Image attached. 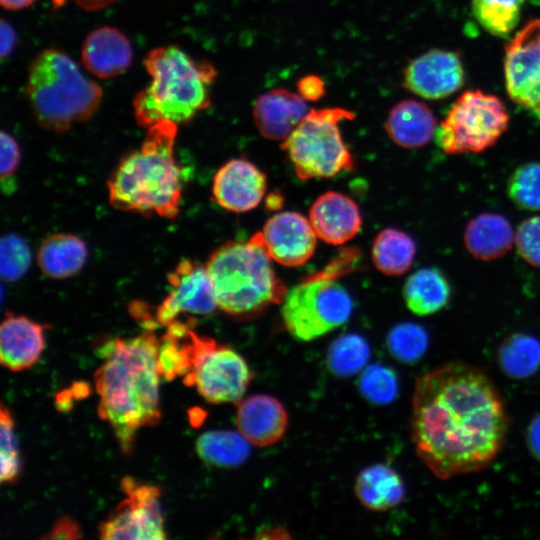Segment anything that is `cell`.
<instances>
[{
    "label": "cell",
    "instance_id": "30bf717a",
    "mask_svg": "<svg viewBox=\"0 0 540 540\" xmlns=\"http://www.w3.org/2000/svg\"><path fill=\"white\" fill-rule=\"evenodd\" d=\"M191 368L184 377L187 386L213 404L238 402L252 380L245 359L234 349L191 331Z\"/></svg>",
    "mask_w": 540,
    "mask_h": 540
},
{
    "label": "cell",
    "instance_id": "8fae6325",
    "mask_svg": "<svg viewBox=\"0 0 540 540\" xmlns=\"http://www.w3.org/2000/svg\"><path fill=\"white\" fill-rule=\"evenodd\" d=\"M125 499L99 526L102 539L163 540L166 538L158 486L121 480Z\"/></svg>",
    "mask_w": 540,
    "mask_h": 540
},
{
    "label": "cell",
    "instance_id": "60d3db41",
    "mask_svg": "<svg viewBox=\"0 0 540 540\" xmlns=\"http://www.w3.org/2000/svg\"><path fill=\"white\" fill-rule=\"evenodd\" d=\"M0 35H1V58L8 57L16 44V33L14 28L5 19H1L0 22Z\"/></svg>",
    "mask_w": 540,
    "mask_h": 540
},
{
    "label": "cell",
    "instance_id": "d4e9b609",
    "mask_svg": "<svg viewBox=\"0 0 540 540\" xmlns=\"http://www.w3.org/2000/svg\"><path fill=\"white\" fill-rule=\"evenodd\" d=\"M86 243L76 235L52 234L42 240L36 260L44 275L66 279L76 275L87 261Z\"/></svg>",
    "mask_w": 540,
    "mask_h": 540
},
{
    "label": "cell",
    "instance_id": "d6986e66",
    "mask_svg": "<svg viewBox=\"0 0 540 540\" xmlns=\"http://www.w3.org/2000/svg\"><path fill=\"white\" fill-rule=\"evenodd\" d=\"M309 109L298 94L275 88L260 94L252 108L254 124L262 137L284 141L297 127Z\"/></svg>",
    "mask_w": 540,
    "mask_h": 540
},
{
    "label": "cell",
    "instance_id": "44dd1931",
    "mask_svg": "<svg viewBox=\"0 0 540 540\" xmlns=\"http://www.w3.org/2000/svg\"><path fill=\"white\" fill-rule=\"evenodd\" d=\"M133 57L127 37L114 27L104 26L90 32L82 46L81 59L86 69L107 79L125 72Z\"/></svg>",
    "mask_w": 540,
    "mask_h": 540
},
{
    "label": "cell",
    "instance_id": "5b68a950",
    "mask_svg": "<svg viewBox=\"0 0 540 540\" xmlns=\"http://www.w3.org/2000/svg\"><path fill=\"white\" fill-rule=\"evenodd\" d=\"M205 266L218 308L230 315L258 313L271 304L281 303L287 292L259 232L248 241L222 244Z\"/></svg>",
    "mask_w": 540,
    "mask_h": 540
},
{
    "label": "cell",
    "instance_id": "484cf974",
    "mask_svg": "<svg viewBox=\"0 0 540 540\" xmlns=\"http://www.w3.org/2000/svg\"><path fill=\"white\" fill-rule=\"evenodd\" d=\"M451 285L436 267H423L405 281L402 296L407 308L418 316H429L445 308L451 299Z\"/></svg>",
    "mask_w": 540,
    "mask_h": 540
},
{
    "label": "cell",
    "instance_id": "5bb4252c",
    "mask_svg": "<svg viewBox=\"0 0 540 540\" xmlns=\"http://www.w3.org/2000/svg\"><path fill=\"white\" fill-rule=\"evenodd\" d=\"M465 72L458 53L431 49L414 59L403 73V86L428 100L446 98L464 84Z\"/></svg>",
    "mask_w": 540,
    "mask_h": 540
},
{
    "label": "cell",
    "instance_id": "83f0119b",
    "mask_svg": "<svg viewBox=\"0 0 540 540\" xmlns=\"http://www.w3.org/2000/svg\"><path fill=\"white\" fill-rule=\"evenodd\" d=\"M250 443L238 431L211 430L196 441V452L206 463L217 467H235L250 454Z\"/></svg>",
    "mask_w": 540,
    "mask_h": 540
},
{
    "label": "cell",
    "instance_id": "ab89813d",
    "mask_svg": "<svg viewBox=\"0 0 540 540\" xmlns=\"http://www.w3.org/2000/svg\"><path fill=\"white\" fill-rule=\"evenodd\" d=\"M79 537H81L80 528L69 517L60 518L50 531V534L46 536L49 539H76Z\"/></svg>",
    "mask_w": 540,
    "mask_h": 540
},
{
    "label": "cell",
    "instance_id": "4316f807",
    "mask_svg": "<svg viewBox=\"0 0 540 540\" xmlns=\"http://www.w3.org/2000/svg\"><path fill=\"white\" fill-rule=\"evenodd\" d=\"M416 252V243L409 234L400 229L386 228L376 235L371 257L381 273L400 276L411 268Z\"/></svg>",
    "mask_w": 540,
    "mask_h": 540
},
{
    "label": "cell",
    "instance_id": "ba28073f",
    "mask_svg": "<svg viewBox=\"0 0 540 540\" xmlns=\"http://www.w3.org/2000/svg\"><path fill=\"white\" fill-rule=\"evenodd\" d=\"M354 118L352 111L342 107L308 111L281 144L300 180L331 178L354 169L340 129L342 121Z\"/></svg>",
    "mask_w": 540,
    "mask_h": 540
},
{
    "label": "cell",
    "instance_id": "8d00e7d4",
    "mask_svg": "<svg viewBox=\"0 0 540 540\" xmlns=\"http://www.w3.org/2000/svg\"><path fill=\"white\" fill-rule=\"evenodd\" d=\"M514 245L525 262L540 268V215L527 218L519 224L515 230Z\"/></svg>",
    "mask_w": 540,
    "mask_h": 540
},
{
    "label": "cell",
    "instance_id": "2e32d148",
    "mask_svg": "<svg viewBox=\"0 0 540 540\" xmlns=\"http://www.w3.org/2000/svg\"><path fill=\"white\" fill-rule=\"evenodd\" d=\"M266 189L265 173L243 158L231 159L221 166L212 184V193L217 204L235 213L255 209L263 200Z\"/></svg>",
    "mask_w": 540,
    "mask_h": 540
},
{
    "label": "cell",
    "instance_id": "74e56055",
    "mask_svg": "<svg viewBox=\"0 0 540 540\" xmlns=\"http://www.w3.org/2000/svg\"><path fill=\"white\" fill-rule=\"evenodd\" d=\"M0 146L1 186L3 191L10 193L14 189L13 176L20 164V148L17 141L5 131L0 133Z\"/></svg>",
    "mask_w": 540,
    "mask_h": 540
},
{
    "label": "cell",
    "instance_id": "7bdbcfd3",
    "mask_svg": "<svg viewBox=\"0 0 540 540\" xmlns=\"http://www.w3.org/2000/svg\"><path fill=\"white\" fill-rule=\"evenodd\" d=\"M85 10H98L113 3L115 0H75Z\"/></svg>",
    "mask_w": 540,
    "mask_h": 540
},
{
    "label": "cell",
    "instance_id": "f546056e",
    "mask_svg": "<svg viewBox=\"0 0 540 540\" xmlns=\"http://www.w3.org/2000/svg\"><path fill=\"white\" fill-rule=\"evenodd\" d=\"M525 0H472V14L489 34L504 38L517 27Z\"/></svg>",
    "mask_w": 540,
    "mask_h": 540
},
{
    "label": "cell",
    "instance_id": "d590c367",
    "mask_svg": "<svg viewBox=\"0 0 540 540\" xmlns=\"http://www.w3.org/2000/svg\"><path fill=\"white\" fill-rule=\"evenodd\" d=\"M364 397L376 404H388L398 392V381L395 373L381 365H371L364 369L359 382Z\"/></svg>",
    "mask_w": 540,
    "mask_h": 540
},
{
    "label": "cell",
    "instance_id": "e0dca14e",
    "mask_svg": "<svg viewBox=\"0 0 540 540\" xmlns=\"http://www.w3.org/2000/svg\"><path fill=\"white\" fill-rule=\"evenodd\" d=\"M308 219L317 237L331 245L349 242L362 227V217L356 202L337 191H328L318 196L310 207Z\"/></svg>",
    "mask_w": 540,
    "mask_h": 540
},
{
    "label": "cell",
    "instance_id": "7c38bea8",
    "mask_svg": "<svg viewBox=\"0 0 540 540\" xmlns=\"http://www.w3.org/2000/svg\"><path fill=\"white\" fill-rule=\"evenodd\" d=\"M504 49L508 96L540 119V18L528 21Z\"/></svg>",
    "mask_w": 540,
    "mask_h": 540
},
{
    "label": "cell",
    "instance_id": "603a6c76",
    "mask_svg": "<svg viewBox=\"0 0 540 540\" xmlns=\"http://www.w3.org/2000/svg\"><path fill=\"white\" fill-rule=\"evenodd\" d=\"M463 240L472 257L488 262L503 257L512 249L515 230L504 215L483 212L466 224Z\"/></svg>",
    "mask_w": 540,
    "mask_h": 540
},
{
    "label": "cell",
    "instance_id": "ffe728a7",
    "mask_svg": "<svg viewBox=\"0 0 540 540\" xmlns=\"http://www.w3.org/2000/svg\"><path fill=\"white\" fill-rule=\"evenodd\" d=\"M47 328L23 315L7 313L0 329V361L13 372L31 368L40 358Z\"/></svg>",
    "mask_w": 540,
    "mask_h": 540
},
{
    "label": "cell",
    "instance_id": "b9f144b4",
    "mask_svg": "<svg viewBox=\"0 0 540 540\" xmlns=\"http://www.w3.org/2000/svg\"><path fill=\"white\" fill-rule=\"evenodd\" d=\"M527 444L532 455L540 461V414L536 415L528 426Z\"/></svg>",
    "mask_w": 540,
    "mask_h": 540
},
{
    "label": "cell",
    "instance_id": "ac0fdd59",
    "mask_svg": "<svg viewBox=\"0 0 540 540\" xmlns=\"http://www.w3.org/2000/svg\"><path fill=\"white\" fill-rule=\"evenodd\" d=\"M235 422L238 431L251 445L267 447L284 436L288 416L279 400L256 394L237 402Z\"/></svg>",
    "mask_w": 540,
    "mask_h": 540
},
{
    "label": "cell",
    "instance_id": "52a82bcc",
    "mask_svg": "<svg viewBox=\"0 0 540 540\" xmlns=\"http://www.w3.org/2000/svg\"><path fill=\"white\" fill-rule=\"evenodd\" d=\"M355 258L352 249L345 250L325 269L287 289L281 302V316L295 339L313 341L350 319L353 300L339 276L353 268Z\"/></svg>",
    "mask_w": 540,
    "mask_h": 540
},
{
    "label": "cell",
    "instance_id": "4fadbf2b",
    "mask_svg": "<svg viewBox=\"0 0 540 540\" xmlns=\"http://www.w3.org/2000/svg\"><path fill=\"white\" fill-rule=\"evenodd\" d=\"M167 279L169 293L154 313L158 327H167L180 314L209 315L218 308L206 266L184 259Z\"/></svg>",
    "mask_w": 540,
    "mask_h": 540
},
{
    "label": "cell",
    "instance_id": "f1b7e54d",
    "mask_svg": "<svg viewBox=\"0 0 540 540\" xmlns=\"http://www.w3.org/2000/svg\"><path fill=\"white\" fill-rule=\"evenodd\" d=\"M497 361L510 378H529L540 369V341L526 333L511 334L499 346Z\"/></svg>",
    "mask_w": 540,
    "mask_h": 540
},
{
    "label": "cell",
    "instance_id": "7402d4cb",
    "mask_svg": "<svg viewBox=\"0 0 540 540\" xmlns=\"http://www.w3.org/2000/svg\"><path fill=\"white\" fill-rule=\"evenodd\" d=\"M437 120L424 102L404 99L389 111L384 128L392 142L401 148L418 149L435 136Z\"/></svg>",
    "mask_w": 540,
    "mask_h": 540
},
{
    "label": "cell",
    "instance_id": "4dcf8cb0",
    "mask_svg": "<svg viewBox=\"0 0 540 540\" xmlns=\"http://www.w3.org/2000/svg\"><path fill=\"white\" fill-rule=\"evenodd\" d=\"M370 348L364 338L350 333L334 341L328 351V366L340 376H349L359 372L366 364Z\"/></svg>",
    "mask_w": 540,
    "mask_h": 540
},
{
    "label": "cell",
    "instance_id": "3957f363",
    "mask_svg": "<svg viewBox=\"0 0 540 540\" xmlns=\"http://www.w3.org/2000/svg\"><path fill=\"white\" fill-rule=\"evenodd\" d=\"M176 135L177 124L167 120L147 128L141 146L121 159L107 182L114 208L168 219L177 216L182 180L174 158Z\"/></svg>",
    "mask_w": 540,
    "mask_h": 540
},
{
    "label": "cell",
    "instance_id": "9c48e42d",
    "mask_svg": "<svg viewBox=\"0 0 540 540\" xmlns=\"http://www.w3.org/2000/svg\"><path fill=\"white\" fill-rule=\"evenodd\" d=\"M509 122L500 98L481 90H467L438 125L435 141L447 155L482 153L496 145Z\"/></svg>",
    "mask_w": 540,
    "mask_h": 540
},
{
    "label": "cell",
    "instance_id": "836d02e7",
    "mask_svg": "<svg viewBox=\"0 0 540 540\" xmlns=\"http://www.w3.org/2000/svg\"><path fill=\"white\" fill-rule=\"evenodd\" d=\"M0 443L2 483L13 484L21 472V458L17 437L14 431V420L10 410L1 404L0 409Z\"/></svg>",
    "mask_w": 540,
    "mask_h": 540
},
{
    "label": "cell",
    "instance_id": "e575fe53",
    "mask_svg": "<svg viewBox=\"0 0 540 540\" xmlns=\"http://www.w3.org/2000/svg\"><path fill=\"white\" fill-rule=\"evenodd\" d=\"M0 272L7 282L22 278L31 264V251L27 242L16 234L4 235L0 244Z\"/></svg>",
    "mask_w": 540,
    "mask_h": 540
},
{
    "label": "cell",
    "instance_id": "d6a6232c",
    "mask_svg": "<svg viewBox=\"0 0 540 540\" xmlns=\"http://www.w3.org/2000/svg\"><path fill=\"white\" fill-rule=\"evenodd\" d=\"M428 341L429 337L425 328L413 322L395 325L386 339L390 353L403 363L419 360L427 350Z\"/></svg>",
    "mask_w": 540,
    "mask_h": 540
},
{
    "label": "cell",
    "instance_id": "7a4b0ae2",
    "mask_svg": "<svg viewBox=\"0 0 540 540\" xmlns=\"http://www.w3.org/2000/svg\"><path fill=\"white\" fill-rule=\"evenodd\" d=\"M159 340L154 330H147L132 338H115L102 347L105 360L95 373L98 414L111 425L126 454L132 452L136 432L161 418Z\"/></svg>",
    "mask_w": 540,
    "mask_h": 540
},
{
    "label": "cell",
    "instance_id": "9a60e30c",
    "mask_svg": "<svg viewBox=\"0 0 540 540\" xmlns=\"http://www.w3.org/2000/svg\"><path fill=\"white\" fill-rule=\"evenodd\" d=\"M259 234L270 258L282 266H302L315 253L317 235L309 219L298 212L272 215Z\"/></svg>",
    "mask_w": 540,
    "mask_h": 540
},
{
    "label": "cell",
    "instance_id": "8992f818",
    "mask_svg": "<svg viewBox=\"0 0 540 540\" xmlns=\"http://www.w3.org/2000/svg\"><path fill=\"white\" fill-rule=\"evenodd\" d=\"M25 91L38 124L54 132L89 119L102 98L101 88L57 49H45L34 58Z\"/></svg>",
    "mask_w": 540,
    "mask_h": 540
},
{
    "label": "cell",
    "instance_id": "277c9868",
    "mask_svg": "<svg viewBox=\"0 0 540 540\" xmlns=\"http://www.w3.org/2000/svg\"><path fill=\"white\" fill-rule=\"evenodd\" d=\"M144 65L152 81L133 101L140 126L164 120L187 123L210 106L209 86L217 75L210 62L195 60L171 45L151 50Z\"/></svg>",
    "mask_w": 540,
    "mask_h": 540
},
{
    "label": "cell",
    "instance_id": "ee69618b",
    "mask_svg": "<svg viewBox=\"0 0 540 540\" xmlns=\"http://www.w3.org/2000/svg\"><path fill=\"white\" fill-rule=\"evenodd\" d=\"M35 0H0L1 5L8 10H21L29 7Z\"/></svg>",
    "mask_w": 540,
    "mask_h": 540
},
{
    "label": "cell",
    "instance_id": "f35d334b",
    "mask_svg": "<svg viewBox=\"0 0 540 540\" xmlns=\"http://www.w3.org/2000/svg\"><path fill=\"white\" fill-rule=\"evenodd\" d=\"M298 94L306 102H316L326 94V84L322 77L316 74L302 76L296 84Z\"/></svg>",
    "mask_w": 540,
    "mask_h": 540
},
{
    "label": "cell",
    "instance_id": "6da1fadb",
    "mask_svg": "<svg viewBox=\"0 0 540 540\" xmlns=\"http://www.w3.org/2000/svg\"><path fill=\"white\" fill-rule=\"evenodd\" d=\"M508 429L502 396L480 368L449 362L416 379L411 439L417 456L437 478L485 469L502 450Z\"/></svg>",
    "mask_w": 540,
    "mask_h": 540
},
{
    "label": "cell",
    "instance_id": "1f68e13d",
    "mask_svg": "<svg viewBox=\"0 0 540 540\" xmlns=\"http://www.w3.org/2000/svg\"><path fill=\"white\" fill-rule=\"evenodd\" d=\"M508 198L514 206L526 211L540 210V162L518 166L506 183Z\"/></svg>",
    "mask_w": 540,
    "mask_h": 540
},
{
    "label": "cell",
    "instance_id": "cb8c5ba5",
    "mask_svg": "<svg viewBox=\"0 0 540 540\" xmlns=\"http://www.w3.org/2000/svg\"><path fill=\"white\" fill-rule=\"evenodd\" d=\"M354 492L364 507L383 512L397 507L403 501L405 486L394 468L377 463L359 473L355 480Z\"/></svg>",
    "mask_w": 540,
    "mask_h": 540
},
{
    "label": "cell",
    "instance_id": "f6af8a7d",
    "mask_svg": "<svg viewBox=\"0 0 540 540\" xmlns=\"http://www.w3.org/2000/svg\"><path fill=\"white\" fill-rule=\"evenodd\" d=\"M280 199H281L280 195H274L273 194L267 200V205H269L272 210L277 209V208L280 207V204H281Z\"/></svg>",
    "mask_w": 540,
    "mask_h": 540
}]
</instances>
